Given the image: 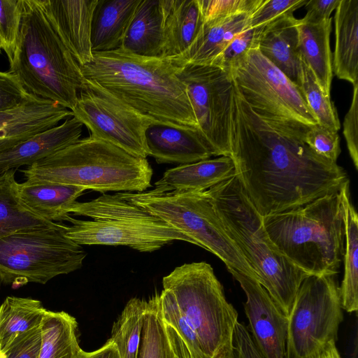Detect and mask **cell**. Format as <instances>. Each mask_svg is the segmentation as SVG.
I'll use <instances>...</instances> for the list:
<instances>
[{
	"mask_svg": "<svg viewBox=\"0 0 358 358\" xmlns=\"http://www.w3.org/2000/svg\"><path fill=\"white\" fill-rule=\"evenodd\" d=\"M148 155L158 164H191L213 153L196 129L154 122L145 131Z\"/></svg>",
	"mask_w": 358,
	"mask_h": 358,
	"instance_id": "2e32d148",
	"label": "cell"
},
{
	"mask_svg": "<svg viewBox=\"0 0 358 358\" xmlns=\"http://www.w3.org/2000/svg\"><path fill=\"white\" fill-rule=\"evenodd\" d=\"M22 173L29 181L73 185L105 194L145 191L151 186L153 171L146 158L90 135Z\"/></svg>",
	"mask_w": 358,
	"mask_h": 358,
	"instance_id": "5b68a950",
	"label": "cell"
},
{
	"mask_svg": "<svg viewBox=\"0 0 358 358\" xmlns=\"http://www.w3.org/2000/svg\"><path fill=\"white\" fill-rule=\"evenodd\" d=\"M332 19L310 22L298 19V50L300 57L313 73L321 90L330 96L333 78L330 34Z\"/></svg>",
	"mask_w": 358,
	"mask_h": 358,
	"instance_id": "603a6c76",
	"label": "cell"
},
{
	"mask_svg": "<svg viewBox=\"0 0 358 358\" xmlns=\"http://www.w3.org/2000/svg\"><path fill=\"white\" fill-rule=\"evenodd\" d=\"M48 15L80 66L92 58L91 27L98 0H45Z\"/></svg>",
	"mask_w": 358,
	"mask_h": 358,
	"instance_id": "e0dca14e",
	"label": "cell"
},
{
	"mask_svg": "<svg viewBox=\"0 0 358 358\" xmlns=\"http://www.w3.org/2000/svg\"><path fill=\"white\" fill-rule=\"evenodd\" d=\"M199 341L203 358H234L238 313L226 299L212 266L192 262L177 266L162 280Z\"/></svg>",
	"mask_w": 358,
	"mask_h": 358,
	"instance_id": "52a82bcc",
	"label": "cell"
},
{
	"mask_svg": "<svg viewBox=\"0 0 358 358\" xmlns=\"http://www.w3.org/2000/svg\"><path fill=\"white\" fill-rule=\"evenodd\" d=\"M165 327L171 346L172 358H192L187 347L176 330L166 323Z\"/></svg>",
	"mask_w": 358,
	"mask_h": 358,
	"instance_id": "7dc6e473",
	"label": "cell"
},
{
	"mask_svg": "<svg viewBox=\"0 0 358 358\" xmlns=\"http://www.w3.org/2000/svg\"><path fill=\"white\" fill-rule=\"evenodd\" d=\"M243 289L250 336L262 358H286L287 316L256 280L227 268Z\"/></svg>",
	"mask_w": 358,
	"mask_h": 358,
	"instance_id": "9a60e30c",
	"label": "cell"
},
{
	"mask_svg": "<svg viewBox=\"0 0 358 358\" xmlns=\"http://www.w3.org/2000/svg\"><path fill=\"white\" fill-rule=\"evenodd\" d=\"M94 138L136 157L146 158L145 131L157 122L138 113L97 85L85 80L71 110Z\"/></svg>",
	"mask_w": 358,
	"mask_h": 358,
	"instance_id": "7c38bea8",
	"label": "cell"
},
{
	"mask_svg": "<svg viewBox=\"0 0 358 358\" xmlns=\"http://www.w3.org/2000/svg\"><path fill=\"white\" fill-rule=\"evenodd\" d=\"M317 358H342L336 345V341H330Z\"/></svg>",
	"mask_w": 358,
	"mask_h": 358,
	"instance_id": "681fc988",
	"label": "cell"
},
{
	"mask_svg": "<svg viewBox=\"0 0 358 358\" xmlns=\"http://www.w3.org/2000/svg\"><path fill=\"white\" fill-rule=\"evenodd\" d=\"M83 128V124L72 116L56 127L0 153V171L17 169L22 166H29L69 146L80 139Z\"/></svg>",
	"mask_w": 358,
	"mask_h": 358,
	"instance_id": "d6986e66",
	"label": "cell"
},
{
	"mask_svg": "<svg viewBox=\"0 0 358 358\" xmlns=\"http://www.w3.org/2000/svg\"><path fill=\"white\" fill-rule=\"evenodd\" d=\"M148 300L131 299L114 323L111 337L120 358H136Z\"/></svg>",
	"mask_w": 358,
	"mask_h": 358,
	"instance_id": "d6a6232c",
	"label": "cell"
},
{
	"mask_svg": "<svg viewBox=\"0 0 358 358\" xmlns=\"http://www.w3.org/2000/svg\"><path fill=\"white\" fill-rule=\"evenodd\" d=\"M264 27L248 28L236 35L215 57L210 65L219 67L227 74L247 53L259 46V41Z\"/></svg>",
	"mask_w": 358,
	"mask_h": 358,
	"instance_id": "8d00e7d4",
	"label": "cell"
},
{
	"mask_svg": "<svg viewBox=\"0 0 358 358\" xmlns=\"http://www.w3.org/2000/svg\"><path fill=\"white\" fill-rule=\"evenodd\" d=\"M234 176L236 171L232 158L220 156L168 169L155 183L154 189L159 192H204Z\"/></svg>",
	"mask_w": 358,
	"mask_h": 358,
	"instance_id": "44dd1931",
	"label": "cell"
},
{
	"mask_svg": "<svg viewBox=\"0 0 358 358\" xmlns=\"http://www.w3.org/2000/svg\"><path fill=\"white\" fill-rule=\"evenodd\" d=\"M29 94L17 76L0 71V112L20 106Z\"/></svg>",
	"mask_w": 358,
	"mask_h": 358,
	"instance_id": "b9f144b4",
	"label": "cell"
},
{
	"mask_svg": "<svg viewBox=\"0 0 358 358\" xmlns=\"http://www.w3.org/2000/svg\"><path fill=\"white\" fill-rule=\"evenodd\" d=\"M297 21L291 13L270 22L264 27L258 46L259 52L295 83L300 61Z\"/></svg>",
	"mask_w": 358,
	"mask_h": 358,
	"instance_id": "d4e9b609",
	"label": "cell"
},
{
	"mask_svg": "<svg viewBox=\"0 0 358 358\" xmlns=\"http://www.w3.org/2000/svg\"><path fill=\"white\" fill-rule=\"evenodd\" d=\"M341 0H309L305 4L307 13L302 19L317 22L331 18V13L336 9Z\"/></svg>",
	"mask_w": 358,
	"mask_h": 358,
	"instance_id": "bcb514c9",
	"label": "cell"
},
{
	"mask_svg": "<svg viewBox=\"0 0 358 358\" xmlns=\"http://www.w3.org/2000/svg\"><path fill=\"white\" fill-rule=\"evenodd\" d=\"M1 52V44H0V53Z\"/></svg>",
	"mask_w": 358,
	"mask_h": 358,
	"instance_id": "f907efd6",
	"label": "cell"
},
{
	"mask_svg": "<svg viewBox=\"0 0 358 358\" xmlns=\"http://www.w3.org/2000/svg\"><path fill=\"white\" fill-rule=\"evenodd\" d=\"M339 190L263 217L265 230L278 252L308 275L338 273L345 247Z\"/></svg>",
	"mask_w": 358,
	"mask_h": 358,
	"instance_id": "8992f818",
	"label": "cell"
},
{
	"mask_svg": "<svg viewBox=\"0 0 358 358\" xmlns=\"http://www.w3.org/2000/svg\"><path fill=\"white\" fill-rule=\"evenodd\" d=\"M41 343L39 326L17 336L0 358H38Z\"/></svg>",
	"mask_w": 358,
	"mask_h": 358,
	"instance_id": "7bdbcfd3",
	"label": "cell"
},
{
	"mask_svg": "<svg viewBox=\"0 0 358 358\" xmlns=\"http://www.w3.org/2000/svg\"><path fill=\"white\" fill-rule=\"evenodd\" d=\"M72 116L71 110L29 94L23 110L0 127V153Z\"/></svg>",
	"mask_w": 358,
	"mask_h": 358,
	"instance_id": "ac0fdd59",
	"label": "cell"
},
{
	"mask_svg": "<svg viewBox=\"0 0 358 358\" xmlns=\"http://www.w3.org/2000/svg\"><path fill=\"white\" fill-rule=\"evenodd\" d=\"M178 76L186 86L198 131L213 156H229V115L233 82L212 65L178 66Z\"/></svg>",
	"mask_w": 358,
	"mask_h": 358,
	"instance_id": "4fadbf2b",
	"label": "cell"
},
{
	"mask_svg": "<svg viewBox=\"0 0 358 358\" xmlns=\"http://www.w3.org/2000/svg\"><path fill=\"white\" fill-rule=\"evenodd\" d=\"M84 188L26 180L17 185V194L31 210L52 221H66L68 208L83 194Z\"/></svg>",
	"mask_w": 358,
	"mask_h": 358,
	"instance_id": "4316f807",
	"label": "cell"
},
{
	"mask_svg": "<svg viewBox=\"0 0 358 358\" xmlns=\"http://www.w3.org/2000/svg\"><path fill=\"white\" fill-rule=\"evenodd\" d=\"M76 358H120L117 350L113 343L107 341L101 348L90 352L81 350Z\"/></svg>",
	"mask_w": 358,
	"mask_h": 358,
	"instance_id": "c3c4849f",
	"label": "cell"
},
{
	"mask_svg": "<svg viewBox=\"0 0 358 358\" xmlns=\"http://www.w3.org/2000/svg\"><path fill=\"white\" fill-rule=\"evenodd\" d=\"M15 172V169L0 171V238L21 231L57 226L59 223L41 217L21 201Z\"/></svg>",
	"mask_w": 358,
	"mask_h": 358,
	"instance_id": "f546056e",
	"label": "cell"
},
{
	"mask_svg": "<svg viewBox=\"0 0 358 358\" xmlns=\"http://www.w3.org/2000/svg\"><path fill=\"white\" fill-rule=\"evenodd\" d=\"M141 0H98L91 27L93 52L121 48Z\"/></svg>",
	"mask_w": 358,
	"mask_h": 358,
	"instance_id": "484cf974",
	"label": "cell"
},
{
	"mask_svg": "<svg viewBox=\"0 0 358 358\" xmlns=\"http://www.w3.org/2000/svg\"><path fill=\"white\" fill-rule=\"evenodd\" d=\"M234 86L259 115L308 127L318 124L297 85L268 60L258 47L229 72Z\"/></svg>",
	"mask_w": 358,
	"mask_h": 358,
	"instance_id": "8fae6325",
	"label": "cell"
},
{
	"mask_svg": "<svg viewBox=\"0 0 358 358\" xmlns=\"http://www.w3.org/2000/svg\"><path fill=\"white\" fill-rule=\"evenodd\" d=\"M227 234L284 314L308 275L281 255L236 176L206 190Z\"/></svg>",
	"mask_w": 358,
	"mask_h": 358,
	"instance_id": "277c9868",
	"label": "cell"
},
{
	"mask_svg": "<svg viewBox=\"0 0 358 358\" xmlns=\"http://www.w3.org/2000/svg\"><path fill=\"white\" fill-rule=\"evenodd\" d=\"M343 213L344 275L340 289L342 308L348 313L358 308V215L350 199L348 180L339 190Z\"/></svg>",
	"mask_w": 358,
	"mask_h": 358,
	"instance_id": "f1b7e54d",
	"label": "cell"
},
{
	"mask_svg": "<svg viewBox=\"0 0 358 358\" xmlns=\"http://www.w3.org/2000/svg\"><path fill=\"white\" fill-rule=\"evenodd\" d=\"M308 0H262L250 16L248 28L265 27L276 19L293 13Z\"/></svg>",
	"mask_w": 358,
	"mask_h": 358,
	"instance_id": "ab89813d",
	"label": "cell"
},
{
	"mask_svg": "<svg viewBox=\"0 0 358 358\" xmlns=\"http://www.w3.org/2000/svg\"><path fill=\"white\" fill-rule=\"evenodd\" d=\"M255 10L225 18L202 19L192 43L182 55L172 58L174 63L177 66L210 65L236 35L248 28L250 16Z\"/></svg>",
	"mask_w": 358,
	"mask_h": 358,
	"instance_id": "ffe728a7",
	"label": "cell"
},
{
	"mask_svg": "<svg viewBox=\"0 0 358 358\" xmlns=\"http://www.w3.org/2000/svg\"><path fill=\"white\" fill-rule=\"evenodd\" d=\"M333 73L338 78L358 83V0H341L334 15Z\"/></svg>",
	"mask_w": 358,
	"mask_h": 358,
	"instance_id": "cb8c5ba5",
	"label": "cell"
},
{
	"mask_svg": "<svg viewBox=\"0 0 358 358\" xmlns=\"http://www.w3.org/2000/svg\"><path fill=\"white\" fill-rule=\"evenodd\" d=\"M162 12L160 0H141L121 48L143 57H161Z\"/></svg>",
	"mask_w": 358,
	"mask_h": 358,
	"instance_id": "83f0119b",
	"label": "cell"
},
{
	"mask_svg": "<svg viewBox=\"0 0 358 358\" xmlns=\"http://www.w3.org/2000/svg\"><path fill=\"white\" fill-rule=\"evenodd\" d=\"M21 20L20 0H0V44L11 62Z\"/></svg>",
	"mask_w": 358,
	"mask_h": 358,
	"instance_id": "74e56055",
	"label": "cell"
},
{
	"mask_svg": "<svg viewBox=\"0 0 358 358\" xmlns=\"http://www.w3.org/2000/svg\"><path fill=\"white\" fill-rule=\"evenodd\" d=\"M80 69L85 80L142 115L198 130L186 86L172 58L143 57L120 48L93 52Z\"/></svg>",
	"mask_w": 358,
	"mask_h": 358,
	"instance_id": "7a4b0ae2",
	"label": "cell"
},
{
	"mask_svg": "<svg viewBox=\"0 0 358 358\" xmlns=\"http://www.w3.org/2000/svg\"><path fill=\"white\" fill-rule=\"evenodd\" d=\"M234 358H262L247 327L238 321L234 336Z\"/></svg>",
	"mask_w": 358,
	"mask_h": 358,
	"instance_id": "f6af8a7d",
	"label": "cell"
},
{
	"mask_svg": "<svg viewBox=\"0 0 358 358\" xmlns=\"http://www.w3.org/2000/svg\"><path fill=\"white\" fill-rule=\"evenodd\" d=\"M162 12L161 57L174 58L189 48L202 24L199 0H160Z\"/></svg>",
	"mask_w": 358,
	"mask_h": 358,
	"instance_id": "7402d4cb",
	"label": "cell"
},
{
	"mask_svg": "<svg viewBox=\"0 0 358 358\" xmlns=\"http://www.w3.org/2000/svg\"><path fill=\"white\" fill-rule=\"evenodd\" d=\"M308 127L256 113L233 84L230 157L248 199L262 216L307 204L349 180L343 167L305 143Z\"/></svg>",
	"mask_w": 358,
	"mask_h": 358,
	"instance_id": "6da1fadb",
	"label": "cell"
},
{
	"mask_svg": "<svg viewBox=\"0 0 358 358\" xmlns=\"http://www.w3.org/2000/svg\"><path fill=\"white\" fill-rule=\"evenodd\" d=\"M262 0H199L203 20L225 18L255 10Z\"/></svg>",
	"mask_w": 358,
	"mask_h": 358,
	"instance_id": "60d3db41",
	"label": "cell"
},
{
	"mask_svg": "<svg viewBox=\"0 0 358 358\" xmlns=\"http://www.w3.org/2000/svg\"><path fill=\"white\" fill-rule=\"evenodd\" d=\"M66 227L59 223L0 238V283L15 287L45 284L80 269L87 253L66 236Z\"/></svg>",
	"mask_w": 358,
	"mask_h": 358,
	"instance_id": "9c48e42d",
	"label": "cell"
},
{
	"mask_svg": "<svg viewBox=\"0 0 358 358\" xmlns=\"http://www.w3.org/2000/svg\"><path fill=\"white\" fill-rule=\"evenodd\" d=\"M358 83L353 85L350 108L343 121V135L353 164L358 170Z\"/></svg>",
	"mask_w": 358,
	"mask_h": 358,
	"instance_id": "ee69618b",
	"label": "cell"
},
{
	"mask_svg": "<svg viewBox=\"0 0 358 358\" xmlns=\"http://www.w3.org/2000/svg\"><path fill=\"white\" fill-rule=\"evenodd\" d=\"M46 310L39 300L7 296L0 306V355L17 336L39 327Z\"/></svg>",
	"mask_w": 358,
	"mask_h": 358,
	"instance_id": "4dcf8cb0",
	"label": "cell"
},
{
	"mask_svg": "<svg viewBox=\"0 0 358 358\" xmlns=\"http://www.w3.org/2000/svg\"><path fill=\"white\" fill-rule=\"evenodd\" d=\"M296 84L318 124L337 131L341 128L338 113L331 97L321 90L313 73L300 57Z\"/></svg>",
	"mask_w": 358,
	"mask_h": 358,
	"instance_id": "e575fe53",
	"label": "cell"
},
{
	"mask_svg": "<svg viewBox=\"0 0 358 358\" xmlns=\"http://www.w3.org/2000/svg\"><path fill=\"white\" fill-rule=\"evenodd\" d=\"M336 275H308L301 282L287 316L286 358H317L337 340L343 319Z\"/></svg>",
	"mask_w": 358,
	"mask_h": 358,
	"instance_id": "30bf717a",
	"label": "cell"
},
{
	"mask_svg": "<svg viewBox=\"0 0 358 358\" xmlns=\"http://www.w3.org/2000/svg\"><path fill=\"white\" fill-rule=\"evenodd\" d=\"M136 358H172L161 313L159 294L148 300Z\"/></svg>",
	"mask_w": 358,
	"mask_h": 358,
	"instance_id": "836d02e7",
	"label": "cell"
},
{
	"mask_svg": "<svg viewBox=\"0 0 358 358\" xmlns=\"http://www.w3.org/2000/svg\"><path fill=\"white\" fill-rule=\"evenodd\" d=\"M162 319L173 328L187 347L192 358H203L197 338L188 324L171 292L164 289L159 294Z\"/></svg>",
	"mask_w": 358,
	"mask_h": 358,
	"instance_id": "d590c367",
	"label": "cell"
},
{
	"mask_svg": "<svg viewBox=\"0 0 358 358\" xmlns=\"http://www.w3.org/2000/svg\"><path fill=\"white\" fill-rule=\"evenodd\" d=\"M21 20L8 71L26 91L72 110L85 86L80 66L47 11L45 0H20Z\"/></svg>",
	"mask_w": 358,
	"mask_h": 358,
	"instance_id": "3957f363",
	"label": "cell"
},
{
	"mask_svg": "<svg viewBox=\"0 0 358 358\" xmlns=\"http://www.w3.org/2000/svg\"><path fill=\"white\" fill-rule=\"evenodd\" d=\"M65 234L82 245H124L141 252H152L175 241L194 244L187 236L167 224L148 225L126 220H82L69 215Z\"/></svg>",
	"mask_w": 358,
	"mask_h": 358,
	"instance_id": "5bb4252c",
	"label": "cell"
},
{
	"mask_svg": "<svg viewBox=\"0 0 358 358\" xmlns=\"http://www.w3.org/2000/svg\"><path fill=\"white\" fill-rule=\"evenodd\" d=\"M304 141L317 155L334 162L341 152L338 132L320 124L308 128Z\"/></svg>",
	"mask_w": 358,
	"mask_h": 358,
	"instance_id": "f35d334b",
	"label": "cell"
},
{
	"mask_svg": "<svg viewBox=\"0 0 358 358\" xmlns=\"http://www.w3.org/2000/svg\"><path fill=\"white\" fill-rule=\"evenodd\" d=\"M38 358H76L82 350L77 337V322L64 311L46 310L41 325Z\"/></svg>",
	"mask_w": 358,
	"mask_h": 358,
	"instance_id": "1f68e13d",
	"label": "cell"
},
{
	"mask_svg": "<svg viewBox=\"0 0 358 358\" xmlns=\"http://www.w3.org/2000/svg\"><path fill=\"white\" fill-rule=\"evenodd\" d=\"M117 194L137 205L216 255L227 268L258 281L253 269L230 239L213 204L204 192H122Z\"/></svg>",
	"mask_w": 358,
	"mask_h": 358,
	"instance_id": "ba28073f",
	"label": "cell"
}]
</instances>
